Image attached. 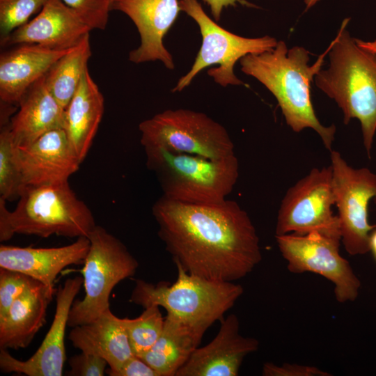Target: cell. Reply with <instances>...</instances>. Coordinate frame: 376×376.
<instances>
[{
    "instance_id": "cell-38",
    "label": "cell",
    "mask_w": 376,
    "mask_h": 376,
    "mask_svg": "<svg viewBox=\"0 0 376 376\" xmlns=\"http://www.w3.org/2000/svg\"><path fill=\"white\" fill-rule=\"evenodd\" d=\"M113 1H114V0H111V3H113Z\"/></svg>"
},
{
    "instance_id": "cell-23",
    "label": "cell",
    "mask_w": 376,
    "mask_h": 376,
    "mask_svg": "<svg viewBox=\"0 0 376 376\" xmlns=\"http://www.w3.org/2000/svg\"><path fill=\"white\" fill-rule=\"evenodd\" d=\"M104 113V97L87 68L65 109L63 129L80 162L85 159Z\"/></svg>"
},
{
    "instance_id": "cell-10",
    "label": "cell",
    "mask_w": 376,
    "mask_h": 376,
    "mask_svg": "<svg viewBox=\"0 0 376 376\" xmlns=\"http://www.w3.org/2000/svg\"><path fill=\"white\" fill-rule=\"evenodd\" d=\"M335 205L331 165L313 168L290 187L277 214L275 234L305 235L318 232L341 239Z\"/></svg>"
},
{
    "instance_id": "cell-15",
    "label": "cell",
    "mask_w": 376,
    "mask_h": 376,
    "mask_svg": "<svg viewBox=\"0 0 376 376\" xmlns=\"http://www.w3.org/2000/svg\"><path fill=\"white\" fill-rule=\"evenodd\" d=\"M17 153L24 187L68 182L81 163L63 127L46 132L27 146H17Z\"/></svg>"
},
{
    "instance_id": "cell-36",
    "label": "cell",
    "mask_w": 376,
    "mask_h": 376,
    "mask_svg": "<svg viewBox=\"0 0 376 376\" xmlns=\"http://www.w3.org/2000/svg\"><path fill=\"white\" fill-rule=\"evenodd\" d=\"M369 251H371L376 261V228L372 230L369 237Z\"/></svg>"
},
{
    "instance_id": "cell-3",
    "label": "cell",
    "mask_w": 376,
    "mask_h": 376,
    "mask_svg": "<svg viewBox=\"0 0 376 376\" xmlns=\"http://www.w3.org/2000/svg\"><path fill=\"white\" fill-rule=\"evenodd\" d=\"M345 19L328 49L329 66L315 75L316 86L341 109L343 123L357 119L370 157L376 132V53L359 47Z\"/></svg>"
},
{
    "instance_id": "cell-27",
    "label": "cell",
    "mask_w": 376,
    "mask_h": 376,
    "mask_svg": "<svg viewBox=\"0 0 376 376\" xmlns=\"http://www.w3.org/2000/svg\"><path fill=\"white\" fill-rule=\"evenodd\" d=\"M17 148L9 124L3 126L0 133V198L6 201L19 198L24 188Z\"/></svg>"
},
{
    "instance_id": "cell-25",
    "label": "cell",
    "mask_w": 376,
    "mask_h": 376,
    "mask_svg": "<svg viewBox=\"0 0 376 376\" xmlns=\"http://www.w3.org/2000/svg\"><path fill=\"white\" fill-rule=\"evenodd\" d=\"M91 54L88 34L61 56L45 75L47 88L64 109L78 88Z\"/></svg>"
},
{
    "instance_id": "cell-17",
    "label": "cell",
    "mask_w": 376,
    "mask_h": 376,
    "mask_svg": "<svg viewBox=\"0 0 376 376\" xmlns=\"http://www.w3.org/2000/svg\"><path fill=\"white\" fill-rule=\"evenodd\" d=\"M92 31L62 0H47L38 14L15 29L2 46L34 44L65 50L75 47Z\"/></svg>"
},
{
    "instance_id": "cell-4",
    "label": "cell",
    "mask_w": 376,
    "mask_h": 376,
    "mask_svg": "<svg viewBox=\"0 0 376 376\" xmlns=\"http://www.w3.org/2000/svg\"><path fill=\"white\" fill-rule=\"evenodd\" d=\"M95 226L91 210L68 182L25 186L13 211L8 210L6 200L0 198L1 242L15 234L88 237Z\"/></svg>"
},
{
    "instance_id": "cell-28",
    "label": "cell",
    "mask_w": 376,
    "mask_h": 376,
    "mask_svg": "<svg viewBox=\"0 0 376 376\" xmlns=\"http://www.w3.org/2000/svg\"><path fill=\"white\" fill-rule=\"evenodd\" d=\"M47 0H0L1 40L29 22Z\"/></svg>"
},
{
    "instance_id": "cell-18",
    "label": "cell",
    "mask_w": 376,
    "mask_h": 376,
    "mask_svg": "<svg viewBox=\"0 0 376 376\" xmlns=\"http://www.w3.org/2000/svg\"><path fill=\"white\" fill-rule=\"evenodd\" d=\"M89 248L88 237H79L70 244L51 248L1 244L0 267L22 272L47 286L54 287L57 275L64 268L84 264Z\"/></svg>"
},
{
    "instance_id": "cell-19",
    "label": "cell",
    "mask_w": 376,
    "mask_h": 376,
    "mask_svg": "<svg viewBox=\"0 0 376 376\" xmlns=\"http://www.w3.org/2000/svg\"><path fill=\"white\" fill-rule=\"evenodd\" d=\"M0 56V99L7 105L19 104L25 93L70 49H54L22 44Z\"/></svg>"
},
{
    "instance_id": "cell-35",
    "label": "cell",
    "mask_w": 376,
    "mask_h": 376,
    "mask_svg": "<svg viewBox=\"0 0 376 376\" xmlns=\"http://www.w3.org/2000/svg\"><path fill=\"white\" fill-rule=\"evenodd\" d=\"M355 41L359 47L368 51L376 53V40L364 41L360 39L355 38Z\"/></svg>"
},
{
    "instance_id": "cell-29",
    "label": "cell",
    "mask_w": 376,
    "mask_h": 376,
    "mask_svg": "<svg viewBox=\"0 0 376 376\" xmlns=\"http://www.w3.org/2000/svg\"><path fill=\"white\" fill-rule=\"evenodd\" d=\"M38 283V281L22 272L0 267V318L16 299Z\"/></svg>"
},
{
    "instance_id": "cell-9",
    "label": "cell",
    "mask_w": 376,
    "mask_h": 376,
    "mask_svg": "<svg viewBox=\"0 0 376 376\" xmlns=\"http://www.w3.org/2000/svg\"><path fill=\"white\" fill-rule=\"evenodd\" d=\"M145 148L224 158L235 155L226 128L207 114L187 109H167L139 125Z\"/></svg>"
},
{
    "instance_id": "cell-37",
    "label": "cell",
    "mask_w": 376,
    "mask_h": 376,
    "mask_svg": "<svg viewBox=\"0 0 376 376\" xmlns=\"http://www.w3.org/2000/svg\"><path fill=\"white\" fill-rule=\"evenodd\" d=\"M319 1L320 0H304V3L306 4V9H308L311 7L313 6Z\"/></svg>"
},
{
    "instance_id": "cell-26",
    "label": "cell",
    "mask_w": 376,
    "mask_h": 376,
    "mask_svg": "<svg viewBox=\"0 0 376 376\" xmlns=\"http://www.w3.org/2000/svg\"><path fill=\"white\" fill-rule=\"evenodd\" d=\"M121 319L132 352L138 357L154 345L163 330L164 323L159 306L156 305L145 308L144 311L136 318Z\"/></svg>"
},
{
    "instance_id": "cell-14",
    "label": "cell",
    "mask_w": 376,
    "mask_h": 376,
    "mask_svg": "<svg viewBox=\"0 0 376 376\" xmlns=\"http://www.w3.org/2000/svg\"><path fill=\"white\" fill-rule=\"evenodd\" d=\"M111 9L127 15L139 33L141 44L130 52V61L138 64L159 61L169 70L174 69L173 56L163 38L181 10L178 0H114Z\"/></svg>"
},
{
    "instance_id": "cell-34",
    "label": "cell",
    "mask_w": 376,
    "mask_h": 376,
    "mask_svg": "<svg viewBox=\"0 0 376 376\" xmlns=\"http://www.w3.org/2000/svg\"><path fill=\"white\" fill-rule=\"evenodd\" d=\"M203 1L210 6L212 16L216 21L220 19L223 9L229 6H235L237 3H240L246 6L255 7L254 5L246 0H203Z\"/></svg>"
},
{
    "instance_id": "cell-21",
    "label": "cell",
    "mask_w": 376,
    "mask_h": 376,
    "mask_svg": "<svg viewBox=\"0 0 376 376\" xmlns=\"http://www.w3.org/2000/svg\"><path fill=\"white\" fill-rule=\"evenodd\" d=\"M54 287L39 282L16 299L0 318V348L26 347L44 325L47 309L56 294Z\"/></svg>"
},
{
    "instance_id": "cell-2",
    "label": "cell",
    "mask_w": 376,
    "mask_h": 376,
    "mask_svg": "<svg viewBox=\"0 0 376 376\" xmlns=\"http://www.w3.org/2000/svg\"><path fill=\"white\" fill-rule=\"evenodd\" d=\"M309 52L302 47L288 49L278 41L271 51L248 54L240 60L241 70L263 84L274 96L287 125L295 132L313 129L325 148L332 150L336 126H324L318 118L311 97V86L321 69L323 56L309 65Z\"/></svg>"
},
{
    "instance_id": "cell-16",
    "label": "cell",
    "mask_w": 376,
    "mask_h": 376,
    "mask_svg": "<svg viewBox=\"0 0 376 376\" xmlns=\"http://www.w3.org/2000/svg\"><path fill=\"white\" fill-rule=\"evenodd\" d=\"M216 336L206 345L197 347L175 376H237L244 359L256 352L259 342L240 333L235 314L221 320Z\"/></svg>"
},
{
    "instance_id": "cell-31",
    "label": "cell",
    "mask_w": 376,
    "mask_h": 376,
    "mask_svg": "<svg viewBox=\"0 0 376 376\" xmlns=\"http://www.w3.org/2000/svg\"><path fill=\"white\" fill-rule=\"evenodd\" d=\"M70 376H103L108 365L107 361L92 354L81 352L68 361Z\"/></svg>"
},
{
    "instance_id": "cell-1",
    "label": "cell",
    "mask_w": 376,
    "mask_h": 376,
    "mask_svg": "<svg viewBox=\"0 0 376 376\" xmlns=\"http://www.w3.org/2000/svg\"><path fill=\"white\" fill-rule=\"evenodd\" d=\"M152 212L158 236L175 265L190 274L234 282L250 274L262 260L256 229L235 201L191 204L162 196Z\"/></svg>"
},
{
    "instance_id": "cell-30",
    "label": "cell",
    "mask_w": 376,
    "mask_h": 376,
    "mask_svg": "<svg viewBox=\"0 0 376 376\" xmlns=\"http://www.w3.org/2000/svg\"><path fill=\"white\" fill-rule=\"evenodd\" d=\"M91 29L104 30L111 10V0H62Z\"/></svg>"
},
{
    "instance_id": "cell-22",
    "label": "cell",
    "mask_w": 376,
    "mask_h": 376,
    "mask_svg": "<svg viewBox=\"0 0 376 376\" xmlns=\"http://www.w3.org/2000/svg\"><path fill=\"white\" fill-rule=\"evenodd\" d=\"M72 328L68 338L72 345L105 359L111 370H118L134 355L122 319L110 308L94 320Z\"/></svg>"
},
{
    "instance_id": "cell-8",
    "label": "cell",
    "mask_w": 376,
    "mask_h": 376,
    "mask_svg": "<svg viewBox=\"0 0 376 376\" xmlns=\"http://www.w3.org/2000/svg\"><path fill=\"white\" fill-rule=\"evenodd\" d=\"M180 10L197 23L202 37L201 48L189 71L181 77L172 92H180L189 86L205 68L219 65L207 75L223 87L244 84L234 73L236 62L248 54L272 50L278 41L269 36L246 38L228 31L208 17L198 0H180Z\"/></svg>"
},
{
    "instance_id": "cell-6",
    "label": "cell",
    "mask_w": 376,
    "mask_h": 376,
    "mask_svg": "<svg viewBox=\"0 0 376 376\" xmlns=\"http://www.w3.org/2000/svg\"><path fill=\"white\" fill-rule=\"evenodd\" d=\"M146 164L156 174L165 198L185 203L224 202L239 178L235 155L224 158L145 148Z\"/></svg>"
},
{
    "instance_id": "cell-11",
    "label": "cell",
    "mask_w": 376,
    "mask_h": 376,
    "mask_svg": "<svg viewBox=\"0 0 376 376\" xmlns=\"http://www.w3.org/2000/svg\"><path fill=\"white\" fill-rule=\"evenodd\" d=\"M330 157L341 242L350 255L365 254L376 228L368 220L370 202L376 205V173L368 168L352 167L336 150L330 151Z\"/></svg>"
},
{
    "instance_id": "cell-33",
    "label": "cell",
    "mask_w": 376,
    "mask_h": 376,
    "mask_svg": "<svg viewBox=\"0 0 376 376\" xmlns=\"http://www.w3.org/2000/svg\"><path fill=\"white\" fill-rule=\"evenodd\" d=\"M110 376H159V373L138 356L132 355L117 370H106Z\"/></svg>"
},
{
    "instance_id": "cell-5",
    "label": "cell",
    "mask_w": 376,
    "mask_h": 376,
    "mask_svg": "<svg viewBox=\"0 0 376 376\" xmlns=\"http://www.w3.org/2000/svg\"><path fill=\"white\" fill-rule=\"evenodd\" d=\"M175 266L177 279L173 283L136 279L130 301L143 308L162 307L168 315L206 331L224 317L244 292L240 284L209 280Z\"/></svg>"
},
{
    "instance_id": "cell-12",
    "label": "cell",
    "mask_w": 376,
    "mask_h": 376,
    "mask_svg": "<svg viewBox=\"0 0 376 376\" xmlns=\"http://www.w3.org/2000/svg\"><path fill=\"white\" fill-rule=\"evenodd\" d=\"M275 237L290 272H312L330 281L334 285V295L339 303L357 299L361 282L349 261L340 253V238L318 232Z\"/></svg>"
},
{
    "instance_id": "cell-24",
    "label": "cell",
    "mask_w": 376,
    "mask_h": 376,
    "mask_svg": "<svg viewBox=\"0 0 376 376\" xmlns=\"http://www.w3.org/2000/svg\"><path fill=\"white\" fill-rule=\"evenodd\" d=\"M205 331L167 314L156 343L139 357L159 376H175L198 347Z\"/></svg>"
},
{
    "instance_id": "cell-32",
    "label": "cell",
    "mask_w": 376,
    "mask_h": 376,
    "mask_svg": "<svg viewBox=\"0 0 376 376\" xmlns=\"http://www.w3.org/2000/svg\"><path fill=\"white\" fill-rule=\"evenodd\" d=\"M264 376H329V373L315 366L284 363L277 366L272 362L264 363L262 370Z\"/></svg>"
},
{
    "instance_id": "cell-7",
    "label": "cell",
    "mask_w": 376,
    "mask_h": 376,
    "mask_svg": "<svg viewBox=\"0 0 376 376\" xmlns=\"http://www.w3.org/2000/svg\"><path fill=\"white\" fill-rule=\"evenodd\" d=\"M88 237L90 248L81 270L85 294L72 305L68 322L70 327L88 323L110 308L113 288L133 276L139 267L126 246L104 228L96 225Z\"/></svg>"
},
{
    "instance_id": "cell-13",
    "label": "cell",
    "mask_w": 376,
    "mask_h": 376,
    "mask_svg": "<svg viewBox=\"0 0 376 376\" xmlns=\"http://www.w3.org/2000/svg\"><path fill=\"white\" fill-rule=\"evenodd\" d=\"M83 285V278L66 279L56 292L54 318L40 346L27 360L13 357L5 349L0 350V369L4 373H20L28 376H61L66 359L65 328L70 308Z\"/></svg>"
},
{
    "instance_id": "cell-20",
    "label": "cell",
    "mask_w": 376,
    "mask_h": 376,
    "mask_svg": "<svg viewBox=\"0 0 376 376\" xmlns=\"http://www.w3.org/2000/svg\"><path fill=\"white\" fill-rule=\"evenodd\" d=\"M18 106L9 123L17 146H27L50 130L63 128L65 109L47 88L45 76L29 87Z\"/></svg>"
}]
</instances>
